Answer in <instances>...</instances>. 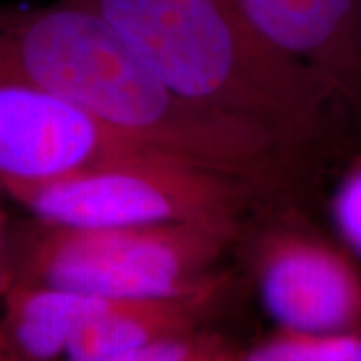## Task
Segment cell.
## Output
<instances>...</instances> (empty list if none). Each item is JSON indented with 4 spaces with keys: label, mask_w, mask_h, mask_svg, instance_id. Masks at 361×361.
Here are the masks:
<instances>
[{
    "label": "cell",
    "mask_w": 361,
    "mask_h": 361,
    "mask_svg": "<svg viewBox=\"0 0 361 361\" xmlns=\"http://www.w3.org/2000/svg\"><path fill=\"white\" fill-rule=\"evenodd\" d=\"M0 78L51 92L104 127L251 187L295 201L305 173L265 130L185 101L103 16L75 0L0 8Z\"/></svg>",
    "instance_id": "cell-1"
},
{
    "label": "cell",
    "mask_w": 361,
    "mask_h": 361,
    "mask_svg": "<svg viewBox=\"0 0 361 361\" xmlns=\"http://www.w3.org/2000/svg\"><path fill=\"white\" fill-rule=\"evenodd\" d=\"M103 16L185 101L265 130L303 167L348 116L303 68L273 51L237 0H75Z\"/></svg>",
    "instance_id": "cell-2"
},
{
    "label": "cell",
    "mask_w": 361,
    "mask_h": 361,
    "mask_svg": "<svg viewBox=\"0 0 361 361\" xmlns=\"http://www.w3.org/2000/svg\"><path fill=\"white\" fill-rule=\"evenodd\" d=\"M239 231L205 223L66 227L14 223V283L104 297H167L217 279Z\"/></svg>",
    "instance_id": "cell-3"
},
{
    "label": "cell",
    "mask_w": 361,
    "mask_h": 361,
    "mask_svg": "<svg viewBox=\"0 0 361 361\" xmlns=\"http://www.w3.org/2000/svg\"><path fill=\"white\" fill-rule=\"evenodd\" d=\"M0 187L32 219L66 227L205 223L241 231L245 213L261 201L243 183L169 153Z\"/></svg>",
    "instance_id": "cell-4"
},
{
    "label": "cell",
    "mask_w": 361,
    "mask_h": 361,
    "mask_svg": "<svg viewBox=\"0 0 361 361\" xmlns=\"http://www.w3.org/2000/svg\"><path fill=\"white\" fill-rule=\"evenodd\" d=\"M239 231L259 301L279 329L361 336V259L322 231L293 201H259Z\"/></svg>",
    "instance_id": "cell-5"
},
{
    "label": "cell",
    "mask_w": 361,
    "mask_h": 361,
    "mask_svg": "<svg viewBox=\"0 0 361 361\" xmlns=\"http://www.w3.org/2000/svg\"><path fill=\"white\" fill-rule=\"evenodd\" d=\"M147 153L163 151L104 127L51 92L0 78V185L54 179Z\"/></svg>",
    "instance_id": "cell-6"
},
{
    "label": "cell",
    "mask_w": 361,
    "mask_h": 361,
    "mask_svg": "<svg viewBox=\"0 0 361 361\" xmlns=\"http://www.w3.org/2000/svg\"><path fill=\"white\" fill-rule=\"evenodd\" d=\"M261 39L310 73L339 109L361 111V0H237Z\"/></svg>",
    "instance_id": "cell-7"
},
{
    "label": "cell",
    "mask_w": 361,
    "mask_h": 361,
    "mask_svg": "<svg viewBox=\"0 0 361 361\" xmlns=\"http://www.w3.org/2000/svg\"><path fill=\"white\" fill-rule=\"evenodd\" d=\"M229 285L231 275L223 271L211 283L180 295L111 297L78 331L63 361H103L157 339L207 329L229 295Z\"/></svg>",
    "instance_id": "cell-8"
},
{
    "label": "cell",
    "mask_w": 361,
    "mask_h": 361,
    "mask_svg": "<svg viewBox=\"0 0 361 361\" xmlns=\"http://www.w3.org/2000/svg\"><path fill=\"white\" fill-rule=\"evenodd\" d=\"M235 361H361V336H315L275 329Z\"/></svg>",
    "instance_id": "cell-9"
},
{
    "label": "cell",
    "mask_w": 361,
    "mask_h": 361,
    "mask_svg": "<svg viewBox=\"0 0 361 361\" xmlns=\"http://www.w3.org/2000/svg\"><path fill=\"white\" fill-rule=\"evenodd\" d=\"M331 233L361 259V153L341 171L329 197Z\"/></svg>",
    "instance_id": "cell-10"
},
{
    "label": "cell",
    "mask_w": 361,
    "mask_h": 361,
    "mask_svg": "<svg viewBox=\"0 0 361 361\" xmlns=\"http://www.w3.org/2000/svg\"><path fill=\"white\" fill-rule=\"evenodd\" d=\"M227 339L211 329H201L185 336L165 337L139 348L127 349L103 361H195L219 348Z\"/></svg>",
    "instance_id": "cell-11"
},
{
    "label": "cell",
    "mask_w": 361,
    "mask_h": 361,
    "mask_svg": "<svg viewBox=\"0 0 361 361\" xmlns=\"http://www.w3.org/2000/svg\"><path fill=\"white\" fill-rule=\"evenodd\" d=\"M4 191L0 187V297L14 285V261H13V235L14 223L2 205Z\"/></svg>",
    "instance_id": "cell-12"
},
{
    "label": "cell",
    "mask_w": 361,
    "mask_h": 361,
    "mask_svg": "<svg viewBox=\"0 0 361 361\" xmlns=\"http://www.w3.org/2000/svg\"><path fill=\"white\" fill-rule=\"evenodd\" d=\"M237 353H239V348H235L233 343L225 341V343H221L219 348H215L213 351H209L203 357L195 361H235Z\"/></svg>",
    "instance_id": "cell-13"
},
{
    "label": "cell",
    "mask_w": 361,
    "mask_h": 361,
    "mask_svg": "<svg viewBox=\"0 0 361 361\" xmlns=\"http://www.w3.org/2000/svg\"><path fill=\"white\" fill-rule=\"evenodd\" d=\"M0 361H26L14 345L8 341V337L4 336V331L0 329Z\"/></svg>",
    "instance_id": "cell-14"
}]
</instances>
